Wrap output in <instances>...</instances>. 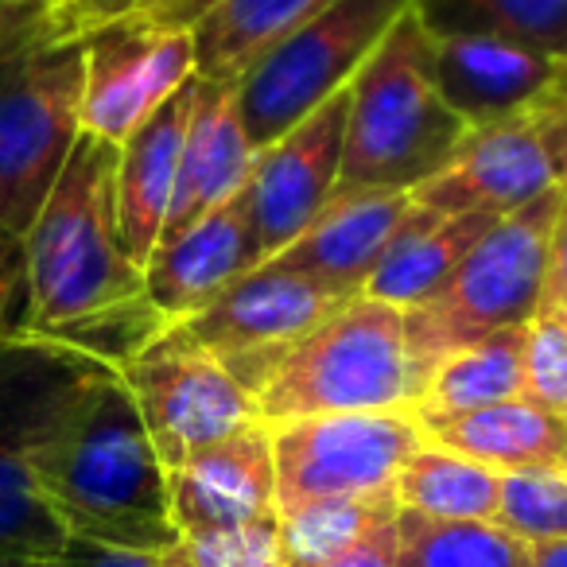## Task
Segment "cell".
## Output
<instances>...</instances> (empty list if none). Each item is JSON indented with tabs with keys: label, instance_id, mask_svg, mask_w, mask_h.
Returning <instances> with one entry per match:
<instances>
[{
	"label": "cell",
	"instance_id": "cell-20",
	"mask_svg": "<svg viewBox=\"0 0 567 567\" xmlns=\"http://www.w3.org/2000/svg\"><path fill=\"white\" fill-rule=\"evenodd\" d=\"M198 97V74L167 97L133 136L117 148V221L136 265H148L164 237V221L172 210L175 175H179L183 141H187L190 113Z\"/></svg>",
	"mask_w": 567,
	"mask_h": 567
},
{
	"label": "cell",
	"instance_id": "cell-10",
	"mask_svg": "<svg viewBox=\"0 0 567 567\" xmlns=\"http://www.w3.org/2000/svg\"><path fill=\"white\" fill-rule=\"evenodd\" d=\"M121 381L136 396L144 427L167 471L260 420L249 389L175 327L136 354L121 370Z\"/></svg>",
	"mask_w": 567,
	"mask_h": 567
},
{
	"label": "cell",
	"instance_id": "cell-41",
	"mask_svg": "<svg viewBox=\"0 0 567 567\" xmlns=\"http://www.w3.org/2000/svg\"><path fill=\"white\" fill-rule=\"evenodd\" d=\"M528 567H567V536L528 544Z\"/></svg>",
	"mask_w": 567,
	"mask_h": 567
},
{
	"label": "cell",
	"instance_id": "cell-15",
	"mask_svg": "<svg viewBox=\"0 0 567 567\" xmlns=\"http://www.w3.org/2000/svg\"><path fill=\"white\" fill-rule=\"evenodd\" d=\"M167 494L179 536L276 517L272 427L257 420L203 447L167 471Z\"/></svg>",
	"mask_w": 567,
	"mask_h": 567
},
{
	"label": "cell",
	"instance_id": "cell-39",
	"mask_svg": "<svg viewBox=\"0 0 567 567\" xmlns=\"http://www.w3.org/2000/svg\"><path fill=\"white\" fill-rule=\"evenodd\" d=\"M136 0H86L82 9L74 12H55V4H51V17H55V28L66 35H86L90 28L97 24H110V20L125 17L128 9H133Z\"/></svg>",
	"mask_w": 567,
	"mask_h": 567
},
{
	"label": "cell",
	"instance_id": "cell-27",
	"mask_svg": "<svg viewBox=\"0 0 567 567\" xmlns=\"http://www.w3.org/2000/svg\"><path fill=\"white\" fill-rule=\"evenodd\" d=\"M401 567H528V540L502 520H440L401 509Z\"/></svg>",
	"mask_w": 567,
	"mask_h": 567
},
{
	"label": "cell",
	"instance_id": "cell-12",
	"mask_svg": "<svg viewBox=\"0 0 567 567\" xmlns=\"http://www.w3.org/2000/svg\"><path fill=\"white\" fill-rule=\"evenodd\" d=\"M82 133L121 144L198 74L190 28H141L110 20L82 35Z\"/></svg>",
	"mask_w": 567,
	"mask_h": 567
},
{
	"label": "cell",
	"instance_id": "cell-4",
	"mask_svg": "<svg viewBox=\"0 0 567 567\" xmlns=\"http://www.w3.org/2000/svg\"><path fill=\"white\" fill-rule=\"evenodd\" d=\"M420 389L404 311L362 292L284 350L252 401L265 424H288L331 412H412Z\"/></svg>",
	"mask_w": 567,
	"mask_h": 567
},
{
	"label": "cell",
	"instance_id": "cell-26",
	"mask_svg": "<svg viewBox=\"0 0 567 567\" xmlns=\"http://www.w3.org/2000/svg\"><path fill=\"white\" fill-rule=\"evenodd\" d=\"M412 9L432 35H494L556 63L567 43V0H412Z\"/></svg>",
	"mask_w": 567,
	"mask_h": 567
},
{
	"label": "cell",
	"instance_id": "cell-6",
	"mask_svg": "<svg viewBox=\"0 0 567 567\" xmlns=\"http://www.w3.org/2000/svg\"><path fill=\"white\" fill-rule=\"evenodd\" d=\"M82 35L55 17L0 55V229L24 237L82 136Z\"/></svg>",
	"mask_w": 567,
	"mask_h": 567
},
{
	"label": "cell",
	"instance_id": "cell-3",
	"mask_svg": "<svg viewBox=\"0 0 567 567\" xmlns=\"http://www.w3.org/2000/svg\"><path fill=\"white\" fill-rule=\"evenodd\" d=\"M466 133L435 82L432 35L409 9L350 82L339 190H416Z\"/></svg>",
	"mask_w": 567,
	"mask_h": 567
},
{
	"label": "cell",
	"instance_id": "cell-25",
	"mask_svg": "<svg viewBox=\"0 0 567 567\" xmlns=\"http://www.w3.org/2000/svg\"><path fill=\"white\" fill-rule=\"evenodd\" d=\"M401 509L440 520H494L502 502V474L440 443H420L396 474Z\"/></svg>",
	"mask_w": 567,
	"mask_h": 567
},
{
	"label": "cell",
	"instance_id": "cell-18",
	"mask_svg": "<svg viewBox=\"0 0 567 567\" xmlns=\"http://www.w3.org/2000/svg\"><path fill=\"white\" fill-rule=\"evenodd\" d=\"M252 159H257V144L245 133L237 82L198 79L195 113H190L187 141H183L172 210H167L159 241L183 234L198 218L241 195L252 175Z\"/></svg>",
	"mask_w": 567,
	"mask_h": 567
},
{
	"label": "cell",
	"instance_id": "cell-9",
	"mask_svg": "<svg viewBox=\"0 0 567 567\" xmlns=\"http://www.w3.org/2000/svg\"><path fill=\"white\" fill-rule=\"evenodd\" d=\"M272 427L276 517L319 502L370 497L396 486V474L424 443L412 412H331Z\"/></svg>",
	"mask_w": 567,
	"mask_h": 567
},
{
	"label": "cell",
	"instance_id": "cell-7",
	"mask_svg": "<svg viewBox=\"0 0 567 567\" xmlns=\"http://www.w3.org/2000/svg\"><path fill=\"white\" fill-rule=\"evenodd\" d=\"M564 183L536 203L505 214L482 234L466 260L440 284V292L404 311L412 362L420 381L455 350L478 342L482 334L525 327L536 319L548 272V234L559 210Z\"/></svg>",
	"mask_w": 567,
	"mask_h": 567
},
{
	"label": "cell",
	"instance_id": "cell-47",
	"mask_svg": "<svg viewBox=\"0 0 567 567\" xmlns=\"http://www.w3.org/2000/svg\"><path fill=\"white\" fill-rule=\"evenodd\" d=\"M559 66H567V43H564V55H559Z\"/></svg>",
	"mask_w": 567,
	"mask_h": 567
},
{
	"label": "cell",
	"instance_id": "cell-43",
	"mask_svg": "<svg viewBox=\"0 0 567 567\" xmlns=\"http://www.w3.org/2000/svg\"><path fill=\"white\" fill-rule=\"evenodd\" d=\"M164 567H195V564H190L187 548H183V544H179V548H172V551H167V556H164Z\"/></svg>",
	"mask_w": 567,
	"mask_h": 567
},
{
	"label": "cell",
	"instance_id": "cell-31",
	"mask_svg": "<svg viewBox=\"0 0 567 567\" xmlns=\"http://www.w3.org/2000/svg\"><path fill=\"white\" fill-rule=\"evenodd\" d=\"M520 396L551 416L567 420V327L556 316H536L525 327Z\"/></svg>",
	"mask_w": 567,
	"mask_h": 567
},
{
	"label": "cell",
	"instance_id": "cell-32",
	"mask_svg": "<svg viewBox=\"0 0 567 567\" xmlns=\"http://www.w3.org/2000/svg\"><path fill=\"white\" fill-rule=\"evenodd\" d=\"M183 548L195 567H284L280 517L187 533Z\"/></svg>",
	"mask_w": 567,
	"mask_h": 567
},
{
	"label": "cell",
	"instance_id": "cell-33",
	"mask_svg": "<svg viewBox=\"0 0 567 567\" xmlns=\"http://www.w3.org/2000/svg\"><path fill=\"white\" fill-rule=\"evenodd\" d=\"M28 316V252L24 237L0 229V342L24 327Z\"/></svg>",
	"mask_w": 567,
	"mask_h": 567
},
{
	"label": "cell",
	"instance_id": "cell-5",
	"mask_svg": "<svg viewBox=\"0 0 567 567\" xmlns=\"http://www.w3.org/2000/svg\"><path fill=\"white\" fill-rule=\"evenodd\" d=\"M110 365L40 334L0 342V556H63L66 533L40 489V455Z\"/></svg>",
	"mask_w": 567,
	"mask_h": 567
},
{
	"label": "cell",
	"instance_id": "cell-22",
	"mask_svg": "<svg viewBox=\"0 0 567 567\" xmlns=\"http://www.w3.org/2000/svg\"><path fill=\"white\" fill-rule=\"evenodd\" d=\"M494 221L497 218H486V214H432L424 206H412L404 229L373 268L365 296L401 311L424 303L427 296L440 292V284L463 265L466 252L482 241V234Z\"/></svg>",
	"mask_w": 567,
	"mask_h": 567
},
{
	"label": "cell",
	"instance_id": "cell-40",
	"mask_svg": "<svg viewBox=\"0 0 567 567\" xmlns=\"http://www.w3.org/2000/svg\"><path fill=\"white\" fill-rule=\"evenodd\" d=\"M533 113L544 121V133H548L551 152L564 148V144H567V66H559V71H556L548 94L533 105Z\"/></svg>",
	"mask_w": 567,
	"mask_h": 567
},
{
	"label": "cell",
	"instance_id": "cell-1",
	"mask_svg": "<svg viewBox=\"0 0 567 567\" xmlns=\"http://www.w3.org/2000/svg\"><path fill=\"white\" fill-rule=\"evenodd\" d=\"M40 489L66 540L79 536L156 556L183 544L167 466L117 370L97 378L55 427L40 455Z\"/></svg>",
	"mask_w": 567,
	"mask_h": 567
},
{
	"label": "cell",
	"instance_id": "cell-34",
	"mask_svg": "<svg viewBox=\"0 0 567 567\" xmlns=\"http://www.w3.org/2000/svg\"><path fill=\"white\" fill-rule=\"evenodd\" d=\"M396 517H401V513H396ZM303 567H401V533H396V520L378 525L358 544L342 548L339 556L319 559V564H303Z\"/></svg>",
	"mask_w": 567,
	"mask_h": 567
},
{
	"label": "cell",
	"instance_id": "cell-21",
	"mask_svg": "<svg viewBox=\"0 0 567 567\" xmlns=\"http://www.w3.org/2000/svg\"><path fill=\"white\" fill-rule=\"evenodd\" d=\"M424 440L474 458L497 474L567 471V420L536 409L528 396L497 401L466 416L424 424Z\"/></svg>",
	"mask_w": 567,
	"mask_h": 567
},
{
	"label": "cell",
	"instance_id": "cell-8",
	"mask_svg": "<svg viewBox=\"0 0 567 567\" xmlns=\"http://www.w3.org/2000/svg\"><path fill=\"white\" fill-rule=\"evenodd\" d=\"M409 9L412 0H334L311 24L276 43L237 82V105L249 141L265 148L342 94Z\"/></svg>",
	"mask_w": 567,
	"mask_h": 567
},
{
	"label": "cell",
	"instance_id": "cell-14",
	"mask_svg": "<svg viewBox=\"0 0 567 567\" xmlns=\"http://www.w3.org/2000/svg\"><path fill=\"white\" fill-rule=\"evenodd\" d=\"M556 152L533 110L489 121L466 133L458 152L412 190L416 206L432 214H486L505 218L559 187Z\"/></svg>",
	"mask_w": 567,
	"mask_h": 567
},
{
	"label": "cell",
	"instance_id": "cell-42",
	"mask_svg": "<svg viewBox=\"0 0 567 567\" xmlns=\"http://www.w3.org/2000/svg\"><path fill=\"white\" fill-rule=\"evenodd\" d=\"M0 567H63V556H0Z\"/></svg>",
	"mask_w": 567,
	"mask_h": 567
},
{
	"label": "cell",
	"instance_id": "cell-44",
	"mask_svg": "<svg viewBox=\"0 0 567 567\" xmlns=\"http://www.w3.org/2000/svg\"><path fill=\"white\" fill-rule=\"evenodd\" d=\"M86 0H55V12H74V9H82Z\"/></svg>",
	"mask_w": 567,
	"mask_h": 567
},
{
	"label": "cell",
	"instance_id": "cell-46",
	"mask_svg": "<svg viewBox=\"0 0 567 567\" xmlns=\"http://www.w3.org/2000/svg\"><path fill=\"white\" fill-rule=\"evenodd\" d=\"M548 316H556V319H559V323H564V327H567V300H564V303H559V308H556V311H548Z\"/></svg>",
	"mask_w": 567,
	"mask_h": 567
},
{
	"label": "cell",
	"instance_id": "cell-29",
	"mask_svg": "<svg viewBox=\"0 0 567 567\" xmlns=\"http://www.w3.org/2000/svg\"><path fill=\"white\" fill-rule=\"evenodd\" d=\"M164 331H172L159 308L148 300V292L141 300L117 303V308L94 311V316L79 319V323H66L51 334H40V339H51L66 350H79V354L94 358V362L110 365V370H125L136 354L152 347Z\"/></svg>",
	"mask_w": 567,
	"mask_h": 567
},
{
	"label": "cell",
	"instance_id": "cell-35",
	"mask_svg": "<svg viewBox=\"0 0 567 567\" xmlns=\"http://www.w3.org/2000/svg\"><path fill=\"white\" fill-rule=\"evenodd\" d=\"M63 567H164V556H156V551H136V548H113V544L71 536L63 548Z\"/></svg>",
	"mask_w": 567,
	"mask_h": 567
},
{
	"label": "cell",
	"instance_id": "cell-38",
	"mask_svg": "<svg viewBox=\"0 0 567 567\" xmlns=\"http://www.w3.org/2000/svg\"><path fill=\"white\" fill-rule=\"evenodd\" d=\"M51 20L48 0H0V55L24 43Z\"/></svg>",
	"mask_w": 567,
	"mask_h": 567
},
{
	"label": "cell",
	"instance_id": "cell-45",
	"mask_svg": "<svg viewBox=\"0 0 567 567\" xmlns=\"http://www.w3.org/2000/svg\"><path fill=\"white\" fill-rule=\"evenodd\" d=\"M556 164H559V179L567 183V144H564V148L556 152Z\"/></svg>",
	"mask_w": 567,
	"mask_h": 567
},
{
	"label": "cell",
	"instance_id": "cell-2",
	"mask_svg": "<svg viewBox=\"0 0 567 567\" xmlns=\"http://www.w3.org/2000/svg\"><path fill=\"white\" fill-rule=\"evenodd\" d=\"M28 316L20 331L66 323L144 296V268L128 257L117 221V148L82 133L24 234Z\"/></svg>",
	"mask_w": 567,
	"mask_h": 567
},
{
	"label": "cell",
	"instance_id": "cell-49",
	"mask_svg": "<svg viewBox=\"0 0 567 567\" xmlns=\"http://www.w3.org/2000/svg\"><path fill=\"white\" fill-rule=\"evenodd\" d=\"M48 4H51V0H48Z\"/></svg>",
	"mask_w": 567,
	"mask_h": 567
},
{
	"label": "cell",
	"instance_id": "cell-17",
	"mask_svg": "<svg viewBox=\"0 0 567 567\" xmlns=\"http://www.w3.org/2000/svg\"><path fill=\"white\" fill-rule=\"evenodd\" d=\"M260 265L257 237L245 190L229 198L226 206L198 218L190 229L167 237L144 265V292L159 308L167 323L198 316L206 303H214L229 284Z\"/></svg>",
	"mask_w": 567,
	"mask_h": 567
},
{
	"label": "cell",
	"instance_id": "cell-16",
	"mask_svg": "<svg viewBox=\"0 0 567 567\" xmlns=\"http://www.w3.org/2000/svg\"><path fill=\"white\" fill-rule=\"evenodd\" d=\"M412 206V190H339L316 221L265 265L303 272L342 296H362Z\"/></svg>",
	"mask_w": 567,
	"mask_h": 567
},
{
	"label": "cell",
	"instance_id": "cell-48",
	"mask_svg": "<svg viewBox=\"0 0 567 567\" xmlns=\"http://www.w3.org/2000/svg\"><path fill=\"white\" fill-rule=\"evenodd\" d=\"M51 4H55V0H51Z\"/></svg>",
	"mask_w": 567,
	"mask_h": 567
},
{
	"label": "cell",
	"instance_id": "cell-36",
	"mask_svg": "<svg viewBox=\"0 0 567 567\" xmlns=\"http://www.w3.org/2000/svg\"><path fill=\"white\" fill-rule=\"evenodd\" d=\"M567 300V183L559 195V210L548 234V272H544V300L536 316H548Z\"/></svg>",
	"mask_w": 567,
	"mask_h": 567
},
{
	"label": "cell",
	"instance_id": "cell-30",
	"mask_svg": "<svg viewBox=\"0 0 567 567\" xmlns=\"http://www.w3.org/2000/svg\"><path fill=\"white\" fill-rule=\"evenodd\" d=\"M520 540H564L567 536V471L502 474L497 517Z\"/></svg>",
	"mask_w": 567,
	"mask_h": 567
},
{
	"label": "cell",
	"instance_id": "cell-19",
	"mask_svg": "<svg viewBox=\"0 0 567 567\" xmlns=\"http://www.w3.org/2000/svg\"><path fill=\"white\" fill-rule=\"evenodd\" d=\"M432 59L443 102L471 128L533 110L559 71L544 51L494 35H432Z\"/></svg>",
	"mask_w": 567,
	"mask_h": 567
},
{
	"label": "cell",
	"instance_id": "cell-24",
	"mask_svg": "<svg viewBox=\"0 0 567 567\" xmlns=\"http://www.w3.org/2000/svg\"><path fill=\"white\" fill-rule=\"evenodd\" d=\"M525 327H505V331L482 334L478 342L443 358L427 373L424 389H420L416 404H412V416L420 420V427L520 396Z\"/></svg>",
	"mask_w": 567,
	"mask_h": 567
},
{
	"label": "cell",
	"instance_id": "cell-37",
	"mask_svg": "<svg viewBox=\"0 0 567 567\" xmlns=\"http://www.w3.org/2000/svg\"><path fill=\"white\" fill-rule=\"evenodd\" d=\"M218 0H136L133 9L117 20H128V24H141V28H190Z\"/></svg>",
	"mask_w": 567,
	"mask_h": 567
},
{
	"label": "cell",
	"instance_id": "cell-23",
	"mask_svg": "<svg viewBox=\"0 0 567 567\" xmlns=\"http://www.w3.org/2000/svg\"><path fill=\"white\" fill-rule=\"evenodd\" d=\"M334 0H218L190 24L198 79L241 82L276 43L331 9Z\"/></svg>",
	"mask_w": 567,
	"mask_h": 567
},
{
	"label": "cell",
	"instance_id": "cell-11",
	"mask_svg": "<svg viewBox=\"0 0 567 567\" xmlns=\"http://www.w3.org/2000/svg\"><path fill=\"white\" fill-rule=\"evenodd\" d=\"M347 300L350 296L303 272L257 265L241 280L229 284L218 300L206 303L198 316L175 323V331L218 358L249 393H257V385L280 362L284 350Z\"/></svg>",
	"mask_w": 567,
	"mask_h": 567
},
{
	"label": "cell",
	"instance_id": "cell-28",
	"mask_svg": "<svg viewBox=\"0 0 567 567\" xmlns=\"http://www.w3.org/2000/svg\"><path fill=\"white\" fill-rule=\"evenodd\" d=\"M396 513H401L396 486L370 497H342V502H319L288 513V517H280L284 567H303L339 556L342 548L358 544L378 525L396 520Z\"/></svg>",
	"mask_w": 567,
	"mask_h": 567
},
{
	"label": "cell",
	"instance_id": "cell-13",
	"mask_svg": "<svg viewBox=\"0 0 567 567\" xmlns=\"http://www.w3.org/2000/svg\"><path fill=\"white\" fill-rule=\"evenodd\" d=\"M347 113L350 86L272 144L257 148L252 175L245 183V203H249L260 265L272 260L284 245H292L339 190Z\"/></svg>",
	"mask_w": 567,
	"mask_h": 567
}]
</instances>
